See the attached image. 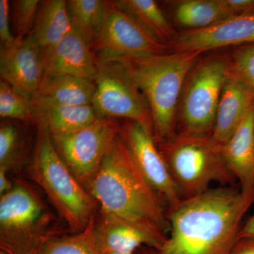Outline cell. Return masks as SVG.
<instances>
[{"label":"cell","mask_w":254,"mask_h":254,"mask_svg":"<svg viewBox=\"0 0 254 254\" xmlns=\"http://www.w3.org/2000/svg\"><path fill=\"white\" fill-rule=\"evenodd\" d=\"M42 55L44 66L43 82L66 75L94 81L97 72L95 55L74 28L53 46L42 50Z\"/></svg>","instance_id":"15"},{"label":"cell","mask_w":254,"mask_h":254,"mask_svg":"<svg viewBox=\"0 0 254 254\" xmlns=\"http://www.w3.org/2000/svg\"><path fill=\"white\" fill-rule=\"evenodd\" d=\"M95 93L94 81L66 75L43 81L34 99L76 106L92 105Z\"/></svg>","instance_id":"20"},{"label":"cell","mask_w":254,"mask_h":254,"mask_svg":"<svg viewBox=\"0 0 254 254\" xmlns=\"http://www.w3.org/2000/svg\"><path fill=\"white\" fill-rule=\"evenodd\" d=\"M95 216L83 231L69 236L57 237L47 241L42 246L39 254H101L97 249L93 239Z\"/></svg>","instance_id":"24"},{"label":"cell","mask_w":254,"mask_h":254,"mask_svg":"<svg viewBox=\"0 0 254 254\" xmlns=\"http://www.w3.org/2000/svg\"><path fill=\"white\" fill-rule=\"evenodd\" d=\"M234 16L254 13V0H224Z\"/></svg>","instance_id":"30"},{"label":"cell","mask_w":254,"mask_h":254,"mask_svg":"<svg viewBox=\"0 0 254 254\" xmlns=\"http://www.w3.org/2000/svg\"><path fill=\"white\" fill-rule=\"evenodd\" d=\"M0 254H6L4 253V252H2V251H1V252H0Z\"/></svg>","instance_id":"35"},{"label":"cell","mask_w":254,"mask_h":254,"mask_svg":"<svg viewBox=\"0 0 254 254\" xmlns=\"http://www.w3.org/2000/svg\"><path fill=\"white\" fill-rule=\"evenodd\" d=\"M36 190L15 180L8 193L0 195V247L6 254H39L42 246L60 231Z\"/></svg>","instance_id":"6"},{"label":"cell","mask_w":254,"mask_h":254,"mask_svg":"<svg viewBox=\"0 0 254 254\" xmlns=\"http://www.w3.org/2000/svg\"><path fill=\"white\" fill-rule=\"evenodd\" d=\"M232 16L224 0H183L174 11L175 23L184 31L203 29Z\"/></svg>","instance_id":"21"},{"label":"cell","mask_w":254,"mask_h":254,"mask_svg":"<svg viewBox=\"0 0 254 254\" xmlns=\"http://www.w3.org/2000/svg\"><path fill=\"white\" fill-rule=\"evenodd\" d=\"M104 27L91 46L96 58H138L165 54L168 46L159 42L114 1H105Z\"/></svg>","instance_id":"10"},{"label":"cell","mask_w":254,"mask_h":254,"mask_svg":"<svg viewBox=\"0 0 254 254\" xmlns=\"http://www.w3.org/2000/svg\"><path fill=\"white\" fill-rule=\"evenodd\" d=\"M38 134L28 172L48 195L60 217L73 234L84 230L99 209V204L64 163L44 127Z\"/></svg>","instance_id":"4"},{"label":"cell","mask_w":254,"mask_h":254,"mask_svg":"<svg viewBox=\"0 0 254 254\" xmlns=\"http://www.w3.org/2000/svg\"><path fill=\"white\" fill-rule=\"evenodd\" d=\"M157 144L182 199L208 191L211 184L230 185L236 180L211 135L177 133Z\"/></svg>","instance_id":"5"},{"label":"cell","mask_w":254,"mask_h":254,"mask_svg":"<svg viewBox=\"0 0 254 254\" xmlns=\"http://www.w3.org/2000/svg\"><path fill=\"white\" fill-rule=\"evenodd\" d=\"M230 58L224 55H212L195 64L180 97L177 133L212 135L222 89L230 75Z\"/></svg>","instance_id":"7"},{"label":"cell","mask_w":254,"mask_h":254,"mask_svg":"<svg viewBox=\"0 0 254 254\" xmlns=\"http://www.w3.org/2000/svg\"><path fill=\"white\" fill-rule=\"evenodd\" d=\"M95 58L97 72L92 106L97 117L135 122L153 133L149 106L125 65L115 58Z\"/></svg>","instance_id":"8"},{"label":"cell","mask_w":254,"mask_h":254,"mask_svg":"<svg viewBox=\"0 0 254 254\" xmlns=\"http://www.w3.org/2000/svg\"><path fill=\"white\" fill-rule=\"evenodd\" d=\"M254 43V13L241 14L223 20L203 29L177 33L169 45L170 52H198L227 46H243Z\"/></svg>","instance_id":"14"},{"label":"cell","mask_w":254,"mask_h":254,"mask_svg":"<svg viewBox=\"0 0 254 254\" xmlns=\"http://www.w3.org/2000/svg\"><path fill=\"white\" fill-rule=\"evenodd\" d=\"M0 76L30 99L36 98L44 78V66L41 48L31 35L1 47Z\"/></svg>","instance_id":"13"},{"label":"cell","mask_w":254,"mask_h":254,"mask_svg":"<svg viewBox=\"0 0 254 254\" xmlns=\"http://www.w3.org/2000/svg\"><path fill=\"white\" fill-rule=\"evenodd\" d=\"M254 240V214L247 223L242 226L238 236V240Z\"/></svg>","instance_id":"32"},{"label":"cell","mask_w":254,"mask_h":254,"mask_svg":"<svg viewBox=\"0 0 254 254\" xmlns=\"http://www.w3.org/2000/svg\"><path fill=\"white\" fill-rule=\"evenodd\" d=\"M88 192L100 210L121 216L149 218L168 234L170 224L160 196L135 165L120 134L105 155Z\"/></svg>","instance_id":"2"},{"label":"cell","mask_w":254,"mask_h":254,"mask_svg":"<svg viewBox=\"0 0 254 254\" xmlns=\"http://www.w3.org/2000/svg\"><path fill=\"white\" fill-rule=\"evenodd\" d=\"M104 254H119V253H107Z\"/></svg>","instance_id":"34"},{"label":"cell","mask_w":254,"mask_h":254,"mask_svg":"<svg viewBox=\"0 0 254 254\" xmlns=\"http://www.w3.org/2000/svg\"><path fill=\"white\" fill-rule=\"evenodd\" d=\"M201 53L169 52L165 54L115 58L125 65L149 106L157 143L177 133V110L184 85Z\"/></svg>","instance_id":"3"},{"label":"cell","mask_w":254,"mask_h":254,"mask_svg":"<svg viewBox=\"0 0 254 254\" xmlns=\"http://www.w3.org/2000/svg\"><path fill=\"white\" fill-rule=\"evenodd\" d=\"M220 151L227 168L240 182L241 190H254V105Z\"/></svg>","instance_id":"16"},{"label":"cell","mask_w":254,"mask_h":254,"mask_svg":"<svg viewBox=\"0 0 254 254\" xmlns=\"http://www.w3.org/2000/svg\"><path fill=\"white\" fill-rule=\"evenodd\" d=\"M254 202V190H209L169 208L170 230L159 249L143 247L135 254H231L242 219Z\"/></svg>","instance_id":"1"},{"label":"cell","mask_w":254,"mask_h":254,"mask_svg":"<svg viewBox=\"0 0 254 254\" xmlns=\"http://www.w3.org/2000/svg\"><path fill=\"white\" fill-rule=\"evenodd\" d=\"M73 29L64 0L41 1L31 35L41 50L55 45Z\"/></svg>","instance_id":"19"},{"label":"cell","mask_w":254,"mask_h":254,"mask_svg":"<svg viewBox=\"0 0 254 254\" xmlns=\"http://www.w3.org/2000/svg\"><path fill=\"white\" fill-rule=\"evenodd\" d=\"M6 173V170L0 169V195L8 193L14 187V182L9 180Z\"/></svg>","instance_id":"33"},{"label":"cell","mask_w":254,"mask_h":254,"mask_svg":"<svg viewBox=\"0 0 254 254\" xmlns=\"http://www.w3.org/2000/svg\"><path fill=\"white\" fill-rule=\"evenodd\" d=\"M254 105V98L238 80L229 75L217 110L212 138L221 147L234 134Z\"/></svg>","instance_id":"17"},{"label":"cell","mask_w":254,"mask_h":254,"mask_svg":"<svg viewBox=\"0 0 254 254\" xmlns=\"http://www.w3.org/2000/svg\"><path fill=\"white\" fill-rule=\"evenodd\" d=\"M231 254H254V240L237 241Z\"/></svg>","instance_id":"31"},{"label":"cell","mask_w":254,"mask_h":254,"mask_svg":"<svg viewBox=\"0 0 254 254\" xmlns=\"http://www.w3.org/2000/svg\"><path fill=\"white\" fill-rule=\"evenodd\" d=\"M0 117L35 123L33 100L4 81L0 83Z\"/></svg>","instance_id":"25"},{"label":"cell","mask_w":254,"mask_h":254,"mask_svg":"<svg viewBox=\"0 0 254 254\" xmlns=\"http://www.w3.org/2000/svg\"><path fill=\"white\" fill-rule=\"evenodd\" d=\"M230 63V74L242 83L254 98V43L235 50Z\"/></svg>","instance_id":"27"},{"label":"cell","mask_w":254,"mask_h":254,"mask_svg":"<svg viewBox=\"0 0 254 254\" xmlns=\"http://www.w3.org/2000/svg\"><path fill=\"white\" fill-rule=\"evenodd\" d=\"M119 134L148 185L168 202L169 208L176 206L182 199L153 133L140 124L125 120Z\"/></svg>","instance_id":"12"},{"label":"cell","mask_w":254,"mask_h":254,"mask_svg":"<svg viewBox=\"0 0 254 254\" xmlns=\"http://www.w3.org/2000/svg\"><path fill=\"white\" fill-rule=\"evenodd\" d=\"M120 127L118 120L98 118L78 131L51 136L60 158L88 191Z\"/></svg>","instance_id":"9"},{"label":"cell","mask_w":254,"mask_h":254,"mask_svg":"<svg viewBox=\"0 0 254 254\" xmlns=\"http://www.w3.org/2000/svg\"><path fill=\"white\" fill-rule=\"evenodd\" d=\"M16 37L11 33L9 24V4L7 0H0V41L1 47L9 46Z\"/></svg>","instance_id":"29"},{"label":"cell","mask_w":254,"mask_h":254,"mask_svg":"<svg viewBox=\"0 0 254 254\" xmlns=\"http://www.w3.org/2000/svg\"><path fill=\"white\" fill-rule=\"evenodd\" d=\"M66 4L73 28L91 48L100 38L104 27L105 1L68 0Z\"/></svg>","instance_id":"23"},{"label":"cell","mask_w":254,"mask_h":254,"mask_svg":"<svg viewBox=\"0 0 254 254\" xmlns=\"http://www.w3.org/2000/svg\"><path fill=\"white\" fill-rule=\"evenodd\" d=\"M93 235L101 254H135L143 247L159 249L168 237L149 218L121 216L100 209L95 214Z\"/></svg>","instance_id":"11"},{"label":"cell","mask_w":254,"mask_h":254,"mask_svg":"<svg viewBox=\"0 0 254 254\" xmlns=\"http://www.w3.org/2000/svg\"><path fill=\"white\" fill-rule=\"evenodd\" d=\"M40 2L38 0L13 1L11 21L16 38H24L31 33Z\"/></svg>","instance_id":"28"},{"label":"cell","mask_w":254,"mask_h":254,"mask_svg":"<svg viewBox=\"0 0 254 254\" xmlns=\"http://www.w3.org/2000/svg\"><path fill=\"white\" fill-rule=\"evenodd\" d=\"M21 142L14 125L2 123L0 127V169L14 170L21 163Z\"/></svg>","instance_id":"26"},{"label":"cell","mask_w":254,"mask_h":254,"mask_svg":"<svg viewBox=\"0 0 254 254\" xmlns=\"http://www.w3.org/2000/svg\"><path fill=\"white\" fill-rule=\"evenodd\" d=\"M115 4L133 18L157 40L168 46L177 33L153 0H116Z\"/></svg>","instance_id":"22"},{"label":"cell","mask_w":254,"mask_h":254,"mask_svg":"<svg viewBox=\"0 0 254 254\" xmlns=\"http://www.w3.org/2000/svg\"><path fill=\"white\" fill-rule=\"evenodd\" d=\"M35 124L49 132L50 136L68 134L91 125L98 117L92 105L58 104L33 99Z\"/></svg>","instance_id":"18"}]
</instances>
